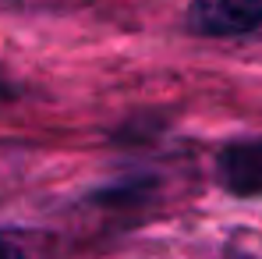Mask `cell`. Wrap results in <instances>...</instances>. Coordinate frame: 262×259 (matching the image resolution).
Returning <instances> with one entry per match:
<instances>
[{
    "mask_svg": "<svg viewBox=\"0 0 262 259\" xmlns=\"http://www.w3.org/2000/svg\"><path fill=\"white\" fill-rule=\"evenodd\" d=\"M0 259H29L14 242H7V238H0Z\"/></svg>",
    "mask_w": 262,
    "mask_h": 259,
    "instance_id": "cell-3",
    "label": "cell"
},
{
    "mask_svg": "<svg viewBox=\"0 0 262 259\" xmlns=\"http://www.w3.org/2000/svg\"><path fill=\"white\" fill-rule=\"evenodd\" d=\"M188 29L206 39H241L262 32V0H188Z\"/></svg>",
    "mask_w": 262,
    "mask_h": 259,
    "instance_id": "cell-1",
    "label": "cell"
},
{
    "mask_svg": "<svg viewBox=\"0 0 262 259\" xmlns=\"http://www.w3.org/2000/svg\"><path fill=\"white\" fill-rule=\"evenodd\" d=\"M216 181L223 192L237 199L262 195V135L255 138H234L216 156Z\"/></svg>",
    "mask_w": 262,
    "mask_h": 259,
    "instance_id": "cell-2",
    "label": "cell"
},
{
    "mask_svg": "<svg viewBox=\"0 0 262 259\" xmlns=\"http://www.w3.org/2000/svg\"><path fill=\"white\" fill-rule=\"evenodd\" d=\"M11 96H14V86H11V82H7V75L0 71V99H11Z\"/></svg>",
    "mask_w": 262,
    "mask_h": 259,
    "instance_id": "cell-4",
    "label": "cell"
}]
</instances>
